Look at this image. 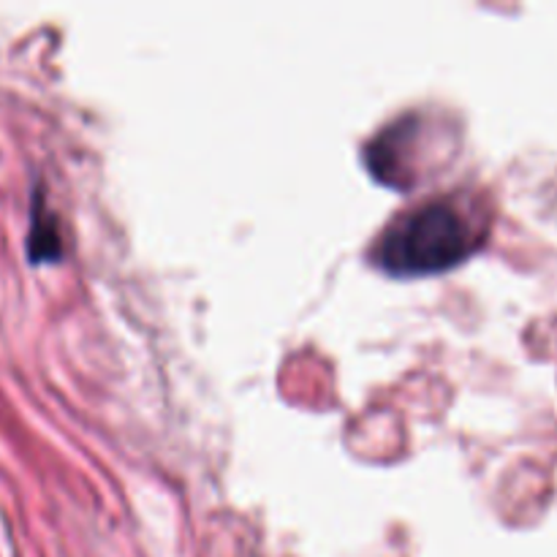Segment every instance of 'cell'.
<instances>
[{"label": "cell", "instance_id": "cell-2", "mask_svg": "<svg viewBox=\"0 0 557 557\" xmlns=\"http://www.w3.org/2000/svg\"><path fill=\"white\" fill-rule=\"evenodd\" d=\"M27 256H30L33 264H52V261L63 259V234H60L58 212L49 210L44 190L33 194Z\"/></svg>", "mask_w": 557, "mask_h": 557}, {"label": "cell", "instance_id": "cell-1", "mask_svg": "<svg viewBox=\"0 0 557 557\" xmlns=\"http://www.w3.org/2000/svg\"><path fill=\"white\" fill-rule=\"evenodd\" d=\"M484 243V221L462 196H435L397 215L373 245V264L395 277L438 275Z\"/></svg>", "mask_w": 557, "mask_h": 557}]
</instances>
